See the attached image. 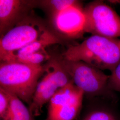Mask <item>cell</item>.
<instances>
[{
	"mask_svg": "<svg viewBox=\"0 0 120 120\" xmlns=\"http://www.w3.org/2000/svg\"><path fill=\"white\" fill-rule=\"evenodd\" d=\"M61 56L111 72L120 61V39L92 35L82 43L70 46Z\"/></svg>",
	"mask_w": 120,
	"mask_h": 120,
	"instance_id": "obj_1",
	"label": "cell"
},
{
	"mask_svg": "<svg viewBox=\"0 0 120 120\" xmlns=\"http://www.w3.org/2000/svg\"><path fill=\"white\" fill-rule=\"evenodd\" d=\"M44 72L42 65L0 61V88L15 95L30 105L39 79Z\"/></svg>",
	"mask_w": 120,
	"mask_h": 120,
	"instance_id": "obj_2",
	"label": "cell"
},
{
	"mask_svg": "<svg viewBox=\"0 0 120 120\" xmlns=\"http://www.w3.org/2000/svg\"><path fill=\"white\" fill-rule=\"evenodd\" d=\"M62 64L75 85L88 98H116L114 92L108 87L109 75L102 70L81 61H72L60 56Z\"/></svg>",
	"mask_w": 120,
	"mask_h": 120,
	"instance_id": "obj_3",
	"label": "cell"
},
{
	"mask_svg": "<svg viewBox=\"0 0 120 120\" xmlns=\"http://www.w3.org/2000/svg\"><path fill=\"white\" fill-rule=\"evenodd\" d=\"M44 68V75L39 82L29 108L34 116L40 115L44 105L56 92L73 82L63 67L60 57L51 56Z\"/></svg>",
	"mask_w": 120,
	"mask_h": 120,
	"instance_id": "obj_4",
	"label": "cell"
},
{
	"mask_svg": "<svg viewBox=\"0 0 120 120\" xmlns=\"http://www.w3.org/2000/svg\"><path fill=\"white\" fill-rule=\"evenodd\" d=\"M85 33L112 38L120 37V17L103 1L95 0L84 8Z\"/></svg>",
	"mask_w": 120,
	"mask_h": 120,
	"instance_id": "obj_5",
	"label": "cell"
},
{
	"mask_svg": "<svg viewBox=\"0 0 120 120\" xmlns=\"http://www.w3.org/2000/svg\"><path fill=\"white\" fill-rule=\"evenodd\" d=\"M48 30L41 20L29 15L0 39V59L40 38Z\"/></svg>",
	"mask_w": 120,
	"mask_h": 120,
	"instance_id": "obj_6",
	"label": "cell"
},
{
	"mask_svg": "<svg viewBox=\"0 0 120 120\" xmlns=\"http://www.w3.org/2000/svg\"><path fill=\"white\" fill-rule=\"evenodd\" d=\"M83 91L73 82L58 90L49 102L45 120H75L81 112Z\"/></svg>",
	"mask_w": 120,
	"mask_h": 120,
	"instance_id": "obj_7",
	"label": "cell"
},
{
	"mask_svg": "<svg viewBox=\"0 0 120 120\" xmlns=\"http://www.w3.org/2000/svg\"><path fill=\"white\" fill-rule=\"evenodd\" d=\"M50 22L60 39L78 38L85 33L86 16L80 1L50 16Z\"/></svg>",
	"mask_w": 120,
	"mask_h": 120,
	"instance_id": "obj_8",
	"label": "cell"
},
{
	"mask_svg": "<svg viewBox=\"0 0 120 120\" xmlns=\"http://www.w3.org/2000/svg\"><path fill=\"white\" fill-rule=\"evenodd\" d=\"M39 0H0V37L28 17Z\"/></svg>",
	"mask_w": 120,
	"mask_h": 120,
	"instance_id": "obj_9",
	"label": "cell"
},
{
	"mask_svg": "<svg viewBox=\"0 0 120 120\" xmlns=\"http://www.w3.org/2000/svg\"><path fill=\"white\" fill-rule=\"evenodd\" d=\"M80 113L78 120H120L116 98H95Z\"/></svg>",
	"mask_w": 120,
	"mask_h": 120,
	"instance_id": "obj_10",
	"label": "cell"
},
{
	"mask_svg": "<svg viewBox=\"0 0 120 120\" xmlns=\"http://www.w3.org/2000/svg\"><path fill=\"white\" fill-rule=\"evenodd\" d=\"M60 38L53 31L48 30L38 40L28 45L22 49L5 56L0 59V61L14 56H24L29 55L45 49V48L52 45L60 44L61 42Z\"/></svg>",
	"mask_w": 120,
	"mask_h": 120,
	"instance_id": "obj_11",
	"label": "cell"
},
{
	"mask_svg": "<svg viewBox=\"0 0 120 120\" xmlns=\"http://www.w3.org/2000/svg\"><path fill=\"white\" fill-rule=\"evenodd\" d=\"M7 92L10 99V107L7 117L4 120H35L29 108L26 106L20 99L15 95Z\"/></svg>",
	"mask_w": 120,
	"mask_h": 120,
	"instance_id": "obj_12",
	"label": "cell"
},
{
	"mask_svg": "<svg viewBox=\"0 0 120 120\" xmlns=\"http://www.w3.org/2000/svg\"><path fill=\"white\" fill-rule=\"evenodd\" d=\"M51 56L45 49L29 55L10 57L2 61H15L23 64L33 65H41V63L49 60Z\"/></svg>",
	"mask_w": 120,
	"mask_h": 120,
	"instance_id": "obj_13",
	"label": "cell"
},
{
	"mask_svg": "<svg viewBox=\"0 0 120 120\" xmlns=\"http://www.w3.org/2000/svg\"><path fill=\"white\" fill-rule=\"evenodd\" d=\"M79 2L80 1L74 0H39L38 6L46 10L51 16Z\"/></svg>",
	"mask_w": 120,
	"mask_h": 120,
	"instance_id": "obj_14",
	"label": "cell"
},
{
	"mask_svg": "<svg viewBox=\"0 0 120 120\" xmlns=\"http://www.w3.org/2000/svg\"><path fill=\"white\" fill-rule=\"evenodd\" d=\"M108 87L114 92L120 93V60L109 75Z\"/></svg>",
	"mask_w": 120,
	"mask_h": 120,
	"instance_id": "obj_15",
	"label": "cell"
},
{
	"mask_svg": "<svg viewBox=\"0 0 120 120\" xmlns=\"http://www.w3.org/2000/svg\"><path fill=\"white\" fill-rule=\"evenodd\" d=\"M10 99L6 91L0 88V117L1 120L5 119L9 113Z\"/></svg>",
	"mask_w": 120,
	"mask_h": 120,
	"instance_id": "obj_16",
	"label": "cell"
},
{
	"mask_svg": "<svg viewBox=\"0 0 120 120\" xmlns=\"http://www.w3.org/2000/svg\"><path fill=\"white\" fill-rule=\"evenodd\" d=\"M118 3V4H120V0H116V1H115V2H114L113 1H112V3Z\"/></svg>",
	"mask_w": 120,
	"mask_h": 120,
	"instance_id": "obj_17",
	"label": "cell"
},
{
	"mask_svg": "<svg viewBox=\"0 0 120 120\" xmlns=\"http://www.w3.org/2000/svg\"></svg>",
	"mask_w": 120,
	"mask_h": 120,
	"instance_id": "obj_18",
	"label": "cell"
}]
</instances>
